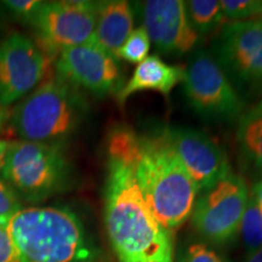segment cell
<instances>
[{
  "instance_id": "obj_1",
  "label": "cell",
  "mask_w": 262,
  "mask_h": 262,
  "mask_svg": "<svg viewBox=\"0 0 262 262\" xmlns=\"http://www.w3.org/2000/svg\"><path fill=\"white\" fill-rule=\"evenodd\" d=\"M107 152L131 166L143 198L166 229L179 228L191 217L199 189L163 134L139 136L118 126L108 137Z\"/></svg>"
},
{
  "instance_id": "obj_2",
  "label": "cell",
  "mask_w": 262,
  "mask_h": 262,
  "mask_svg": "<svg viewBox=\"0 0 262 262\" xmlns=\"http://www.w3.org/2000/svg\"><path fill=\"white\" fill-rule=\"evenodd\" d=\"M104 221L119 262H173L171 232L149 209L131 166L108 155Z\"/></svg>"
},
{
  "instance_id": "obj_3",
  "label": "cell",
  "mask_w": 262,
  "mask_h": 262,
  "mask_svg": "<svg viewBox=\"0 0 262 262\" xmlns=\"http://www.w3.org/2000/svg\"><path fill=\"white\" fill-rule=\"evenodd\" d=\"M22 262H88L94 260L95 248L84 226L67 209H21L8 222Z\"/></svg>"
},
{
  "instance_id": "obj_4",
  "label": "cell",
  "mask_w": 262,
  "mask_h": 262,
  "mask_svg": "<svg viewBox=\"0 0 262 262\" xmlns=\"http://www.w3.org/2000/svg\"><path fill=\"white\" fill-rule=\"evenodd\" d=\"M86 106L74 86L47 77L16 107L12 125L24 141L58 145L77 131Z\"/></svg>"
},
{
  "instance_id": "obj_5",
  "label": "cell",
  "mask_w": 262,
  "mask_h": 262,
  "mask_svg": "<svg viewBox=\"0 0 262 262\" xmlns=\"http://www.w3.org/2000/svg\"><path fill=\"white\" fill-rule=\"evenodd\" d=\"M2 176L27 201H44L67 188L68 160L58 145L31 141L10 142Z\"/></svg>"
},
{
  "instance_id": "obj_6",
  "label": "cell",
  "mask_w": 262,
  "mask_h": 262,
  "mask_svg": "<svg viewBox=\"0 0 262 262\" xmlns=\"http://www.w3.org/2000/svg\"><path fill=\"white\" fill-rule=\"evenodd\" d=\"M249 194L244 179L229 171L195 201L191 215L193 227L209 243H229L239 234Z\"/></svg>"
},
{
  "instance_id": "obj_7",
  "label": "cell",
  "mask_w": 262,
  "mask_h": 262,
  "mask_svg": "<svg viewBox=\"0 0 262 262\" xmlns=\"http://www.w3.org/2000/svg\"><path fill=\"white\" fill-rule=\"evenodd\" d=\"M182 83L189 104L204 118L232 122L243 113V101L233 83L206 52L192 57Z\"/></svg>"
},
{
  "instance_id": "obj_8",
  "label": "cell",
  "mask_w": 262,
  "mask_h": 262,
  "mask_svg": "<svg viewBox=\"0 0 262 262\" xmlns=\"http://www.w3.org/2000/svg\"><path fill=\"white\" fill-rule=\"evenodd\" d=\"M97 3L48 2L29 19L40 41L42 51L58 56L66 49L77 47L94 38Z\"/></svg>"
},
{
  "instance_id": "obj_9",
  "label": "cell",
  "mask_w": 262,
  "mask_h": 262,
  "mask_svg": "<svg viewBox=\"0 0 262 262\" xmlns=\"http://www.w3.org/2000/svg\"><path fill=\"white\" fill-rule=\"evenodd\" d=\"M216 61L231 81L262 93V21L227 22L216 42Z\"/></svg>"
},
{
  "instance_id": "obj_10",
  "label": "cell",
  "mask_w": 262,
  "mask_h": 262,
  "mask_svg": "<svg viewBox=\"0 0 262 262\" xmlns=\"http://www.w3.org/2000/svg\"><path fill=\"white\" fill-rule=\"evenodd\" d=\"M49 56L31 38L12 32L0 40V106L32 93L47 78Z\"/></svg>"
},
{
  "instance_id": "obj_11",
  "label": "cell",
  "mask_w": 262,
  "mask_h": 262,
  "mask_svg": "<svg viewBox=\"0 0 262 262\" xmlns=\"http://www.w3.org/2000/svg\"><path fill=\"white\" fill-rule=\"evenodd\" d=\"M56 75L72 86L98 96L117 93L122 78L118 58L101 47L95 37L61 51L56 61Z\"/></svg>"
},
{
  "instance_id": "obj_12",
  "label": "cell",
  "mask_w": 262,
  "mask_h": 262,
  "mask_svg": "<svg viewBox=\"0 0 262 262\" xmlns=\"http://www.w3.org/2000/svg\"><path fill=\"white\" fill-rule=\"evenodd\" d=\"M163 135L171 145L199 193L211 188L229 171L227 156L211 137L189 127H169Z\"/></svg>"
},
{
  "instance_id": "obj_13",
  "label": "cell",
  "mask_w": 262,
  "mask_h": 262,
  "mask_svg": "<svg viewBox=\"0 0 262 262\" xmlns=\"http://www.w3.org/2000/svg\"><path fill=\"white\" fill-rule=\"evenodd\" d=\"M143 28L150 42L164 55L182 56L195 48L199 35L193 29L181 0H148L142 6Z\"/></svg>"
},
{
  "instance_id": "obj_14",
  "label": "cell",
  "mask_w": 262,
  "mask_h": 262,
  "mask_svg": "<svg viewBox=\"0 0 262 262\" xmlns=\"http://www.w3.org/2000/svg\"><path fill=\"white\" fill-rule=\"evenodd\" d=\"M183 75V67L168 64L159 56L152 55L136 66L130 79L117 91V100L123 104L134 94L149 90L168 96L176 85L182 83Z\"/></svg>"
},
{
  "instance_id": "obj_15",
  "label": "cell",
  "mask_w": 262,
  "mask_h": 262,
  "mask_svg": "<svg viewBox=\"0 0 262 262\" xmlns=\"http://www.w3.org/2000/svg\"><path fill=\"white\" fill-rule=\"evenodd\" d=\"M134 10L129 2H100L97 3L94 37L101 47L117 57L119 49L134 31Z\"/></svg>"
},
{
  "instance_id": "obj_16",
  "label": "cell",
  "mask_w": 262,
  "mask_h": 262,
  "mask_svg": "<svg viewBox=\"0 0 262 262\" xmlns=\"http://www.w3.org/2000/svg\"><path fill=\"white\" fill-rule=\"evenodd\" d=\"M237 141L245 158L262 171V101L239 117Z\"/></svg>"
},
{
  "instance_id": "obj_17",
  "label": "cell",
  "mask_w": 262,
  "mask_h": 262,
  "mask_svg": "<svg viewBox=\"0 0 262 262\" xmlns=\"http://www.w3.org/2000/svg\"><path fill=\"white\" fill-rule=\"evenodd\" d=\"M185 8L191 26L198 35L215 31L225 19L217 0H189L185 2Z\"/></svg>"
},
{
  "instance_id": "obj_18",
  "label": "cell",
  "mask_w": 262,
  "mask_h": 262,
  "mask_svg": "<svg viewBox=\"0 0 262 262\" xmlns=\"http://www.w3.org/2000/svg\"><path fill=\"white\" fill-rule=\"evenodd\" d=\"M239 233L249 255L262 248V210L251 193L249 194Z\"/></svg>"
},
{
  "instance_id": "obj_19",
  "label": "cell",
  "mask_w": 262,
  "mask_h": 262,
  "mask_svg": "<svg viewBox=\"0 0 262 262\" xmlns=\"http://www.w3.org/2000/svg\"><path fill=\"white\" fill-rule=\"evenodd\" d=\"M150 39L145 28L139 27L134 29L127 37L123 47L118 51V60H124L129 63L139 64L146 57H148L150 49Z\"/></svg>"
},
{
  "instance_id": "obj_20",
  "label": "cell",
  "mask_w": 262,
  "mask_h": 262,
  "mask_svg": "<svg viewBox=\"0 0 262 262\" xmlns=\"http://www.w3.org/2000/svg\"><path fill=\"white\" fill-rule=\"evenodd\" d=\"M224 17L228 22L255 21L262 18V0H221Z\"/></svg>"
},
{
  "instance_id": "obj_21",
  "label": "cell",
  "mask_w": 262,
  "mask_h": 262,
  "mask_svg": "<svg viewBox=\"0 0 262 262\" xmlns=\"http://www.w3.org/2000/svg\"><path fill=\"white\" fill-rule=\"evenodd\" d=\"M179 262H227L215 250L203 243H192L181 251Z\"/></svg>"
},
{
  "instance_id": "obj_22",
  "label": "cell",
  "mask_w": 262,
  "mask_h": 262,
  "mask_svg": "<svg viewBox=\"0 0 262 262\" xmlns=\"http://www.w3.org/2000/svg\"><path fill=\"white\" fill-rule=\"evenodd\" d=\"M19 210L21 203L16 193L0 180V220L9 221Z\"/></svg>"
},
{
  "instance_id": "obj_23",
  "label": "cell",
  "mask_w": 262,
  "mask_h": 262,
  "mask_svg": "<svg viewBox=\"0 0 262 262\" xmlns=\"http://www.w3.org/2000/svg\"><path fill=\"white\" fill-rule=\"evenodd\" d=\"M8 222L0 220V262H22L14 241L9 233Z\"/></svg>"
},
{
  "instance_id": "obj_24",
  "label": "cell",
  "mask_w": 262,
  "mask_h": 262,
  "mask_svg": "<svg viewBox=\"0 0 262 262\" xmlns=\"http://www.w3.org/2000/svg\"><path fill=\"white\" fill-rule=\"evenodd\" d=\"M3 4L15 15L22 16L29 21L32 16L40 8L42 2H38V0H8Z\"/></svg>"
},
{
  "instance_id": "obj_25",
  "label": "cell",
  "mask_w": 262,
  "mask_h": 262,
  "mask_svg": "<svg viewBox=\"0 0 262 262\" xmlns=\"http://www.w3.org/2000/svg\"><path fill=\"white\" fill-rule=\"evenodd\" d=\"M251 194H253L255 201L257 202L258 206H260V209L262 210V178L254 185L253 192H251Z\"/></svg>"
},
{
  "instance_id": "obj_26",
  "label": "cell",
  "mask_w": 262,
  "mask_h": 262,
  "mask_svg": "<svg viewBox=\"0 0 262 262\" xmlns=\"http://www.w3.org/2000/svg\"><path fill=\"white\" fill-rule=\"evenodd\" d=\"M9 143L8 141L5 140H0V170H2L3 164H4V159H5V155L8 152L9 148Z\"/></svg>"
},
{
  "instance_id": "obj_27",
  "label": "cell",
  "mask_w": 262,
  "mask_h": 262,
  "mask_svg": "<svg viewBox=\"0 0 262 262\" xmlns=\"http://www.w3.org/2000/svg\"><path fill=\"white\" fill-rule=\"evenodd\" d=\"M245 262H262V248L258 249L255 253L248 255V258Z\"/></svg>"
},
{
  "instance_id": "obj_28",
  "label": "cell",
  "mask_w": 262,
  "mask_h": 262,
  "mask_svg": "<svg viewBox=\"0 0 262 262\" xmlns=\"http://www.w3.org/2000/svg\"><path fill=\"white\" fill-rule=\"evenodd\" d=\"M6 117H8V116H6L5 108L0 106V129H2L3 125H4V123H5V120H6Z\"/></svg>"
},
{
  "instance_id": "obj_29",
  "label": "cell",
  "mask_w": 262,
  "mask_h": 262,
  "mask_svg": "<svg viewBox=\"0 0 262 262\" xmlns=\"http://www.w3.org/2000/svg\"><path fill=\"white\" fill-rule=\"evenodd\" d=\"M88 262H95V261H94V260H93V261H88Z\"/></svg>"
},
{
  "instance_id": "obj_30",
  "label": "cell",
  "mask_w": 262,
  "mask_h": 262,
  "mask_svg": "<svg viewBox=\"0 0 262 262\" xmlns=\"http://www.w3.org/2000/svg\"><path fill=\"white\" fill-rule=\"evenodd\" d=\"M261 21H262V18H261Z\"/></svg>"
}]
</instances>
